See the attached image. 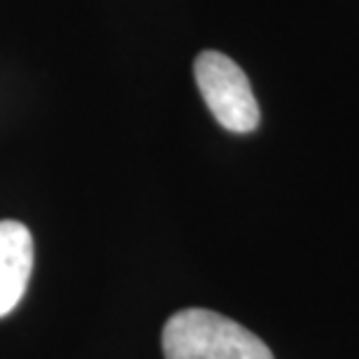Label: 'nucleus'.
Wrapping results in <instances>:
<instances>
[{
	"label": "nucleus",
	"instance_id": "1",
	"mask_svg": "<svg viewBox=\"0 0 359 359\" xmlns=\"http://www.w3.org/2000/svg\"><path fill=\"white\" fill-rule=\"evenodd\" d=\"M166 359H276L271 348L238 322L205 308H184L161 334Z\"/></svg>",
	"mask_w": 359,
	"mask_h": 359
},
{
	"label": "nucleus",
	"instance_id": "2",
	"mask_svg": "<svg viewBox=\"0 0 359 359\" xmlns=\"http://www.w3.org/2000/svg\"><path fill=\"white\" fill-rule=\"evenodd\" d=\"M198 91L208 110L231 133H252L259 126V105L248 75L219 52H201L194 63Z\"/></svg>",
	"mask_w": 359,
	"mask_h": 359
},
{
	"label": "nucleus",
	"instance_id": "3",
	"mask_svg": "<svg viewBox=\"0 0 359 359\" xmlns=\"http://www.w3.org/2000/svg\"><path fill=\"white\" fill-rule=\"evenodd\" d=\"M33 271V236L14 219L0 222V318L24 297Z\"/></svg>",
	"mask_w": 359,
	"mask_h": 359
}]
</instances>
